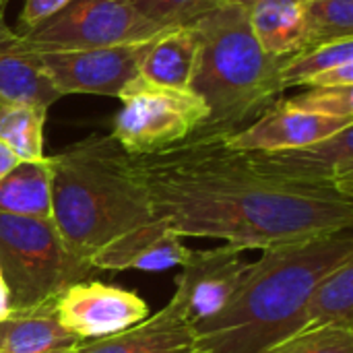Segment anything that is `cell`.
I'll list each match as a JSON object with an SVG mask.
<instances>
[{"label": "cell", "instance_id": "obj_29", "mask_svg": "<svg viewBox=\"0 0 353 353\" xmlns=\"http://www.w3.org/2000/svg\"><path fill=\"white\" fill-rule=\"evenodd\" d=\"M10 314V304H8V294H6V285L2 281V275H0V321L6 319Z\"/></svg>", "mask_w": 353, "mask_h": 353}, {"label": "cell", "instance_id": "obj_11", "mask_svg": "<svg viewBox=\"0 0 353 353\" xmlns=\"http://www.w3.org/2000/svg\"><path fill=\"white\" fill-rule=\"evenodd\" d=\"M352 124V118L316 114L296 108L288 99H277L246 128L225 137V143L242 151L298 149L323 141Z\"/></svg>", "mask_w": 353, "mask_h": 353}, {"label": "cell", "instance_id": "obj_21", "mask_svg": "<svg viewBox=\"0 0 353 353\" xmlns=\"http://www.w3.org/2000/svg\"><path fill=\"white\" fill-rule=\"evenodd\" d=\"M343 64H353V37L306 46L281 58L279 85L283 91L290 87H312L325 72Z\"/></svg>", "mask_w": 353, "mask_h": 353}, {"label": "cell", "instance_id": "obj_14", "mask_svg": "<svg viewBox=\"0 0 353 353\" xmlns=\"http://www.w3.org/2000/svg\"><path fill=\"white\" fill-rule=\"evenodd\" d=\"M190 252L192 250L182 244L178 234H174L161 221L153 219L122 234L105 248H101L91 259V267L95 271L161 273L174 267H182Z\"/></svg>", "mask_w": 353, "mask_h": 353}, {"label": "cell", "instance_id": "obj_7", "mask_svg": "<svg viewBox=\"0 0 353 353\" xmlns=\"http://www.w3.org/2000/svg\"><path fill=\"white\" fill-rule=\"evenodd\" d=\"M165 29L170 27L145 17L132 0H68L19 33L35 52H74L149 41Z\"/></svg>", "mask_w": 353, "mask_h": 353}, {"label": "cell", "instance_id": "obj_32", "mask_svg": "<svg viewBox=\"0 0 353 353\" xmlns=\"http://www.w3.org/2000/svg\"><path fill=\"white\" fill-rule=\"evenodd\" d=\"M190 353H203V352H199V350H192V352Z\"/></svg>", "mask_w": 353, "mask_h": 353}, {"label": "cell", "instance_id": "obj_4", "mask_svg": "<svg viewBox=\"0 0 353 353\" xmlns=\"http://www.w3.org/2000/svg\"><path fill=\"white\" fill-rule=\"evenodd\" d=\"M192 25L199 54L190 89L209 105L207 120L192 134L230 137L281 99V60L263 50L244 6L221 4Z\"/></svg>", "mask_w": 353, "mask_h": 353}, {"label": "cell", "instance_id": "obj_19", "mask_svg": "<svg viewBox=\"0 0 353 353\" xmlns=\"http://www.w3.org/2000/svg\"><path fill=\"white\" fill-rule=\"evenodd\" d=\"M0 213L52 219V161H21L0 180Z\"/></svg>", "mask_w": 353, "mask_h": 353}, {"label": "cell", "instance_id": "obj_2", "mask_svg": "<svg viewBox=\"0 0 353 353\" xmlns=\"http://www.w3.org/2000/svg\"><path fill=\"white\" fill-rule=\"evenodd\" d=\"M353 259V228L263 248L232 300L194 325L203 353H265L302 329V308L321 277Z\"/></svg>", "mask_w": 353, "mask_h": 353}, {"label": "cell", "instance_id": "obj_10", "mask_svg": "<svg viewBox=\"0 0 353 353\" xmlns=\"http://www.w3.org/2000/svg\"><path fill=\"white\" fill-rule=\"evenodd\" d=\"M244 252L232 244L190 252L176 277V292H180L192 325L215 316L232 300L248 267Z\"/></svg>", "mask_w": 353, "mask_h": 353}, {"label": "cell", "instance_id": "obj_22", "mask_svg": "<svg viewBox=\"0 0 353 353\" xmlns=\"http://www.w3.org/2000/svg\"><path fill=\"white\" fill-rule=\"evenodd\" d=\"M46 108L31 103H0V141H4L21 161H35L43 155Z\"/></svg>", "mask_w": 353, "mask_h": 353}, {"label": "cell", "instance_id": "obj_26", "mask_svg": "<svg viewBox=\"0 0 353 353\" xmlns=\"http://www.w3.org/2000/svg\"><path fill=\"white\" fill-rule=\"evenodd\" d=\"M288 101L308 112L353 120V85L350 87H308L306 93L296 95Z\"/></svg>", "mask_w": 353, "mask_h": 353}, {"label": "cell", "instance_id": "obj_28", "mask_svg": "<svg viewBox=\"0 0 353 353\" xmlns=\"http://www.w3.org/2000/svg\"><path fill=\"white\" fill-rule=\"evenodd\" d=\"M19 163H21L19 155H17L4 141H0V180H2L14 165H19Z\"/></svg>", "mask_w": 353, "mask_h": 353}, {"label": "cell", "instance_id": "obj_5", "mask_svg": "<svg viewBox=\"0 0 353 353\" xmlns=\"http://www.w3.org/2000/svg\"><path fill=\"white\" fill-rule=\"evenodd\" d=\"M93 271L64 246L52 219L0 213V275L10 312L54 304Z\"/></svg>", "mask_w": 353, "mask_h": 353}, {"label": "cell", "instance_id": "obj_8", "mask_svg": "<svg viewBox=\"0 0 353 353\" xmlns=\"http://www.w3.org/2000/svg\"><path fill=\"white\" fill-rule=\"evenodd\" d=\"M149 41L95 50L37 54L46 77L62 97L70 93L118 97L126 89V85L141 74V62L145 58Z\"/></svg>", "mask_w": 353, "mask_h": 353}, {"label": "cell", "instance_id": "obj_13", "mask_svg": "<svg viewBox=\"0 0 353 353\" xmlns=\"http://www.w3.org/2000/svg\"><path fill=\"white\" fill-rule=\"evenodd\" d=\"M194 343V325L180 292H174L155 316H147L116 335L83 341L74 353H190Z\"/></svg>", "mask_w": 353, "mask_h": 353}, {"label": "cell", "instance_id": "obj_15", "mask_svg": "<svg viewBox=\"0 0 353 353\" xmlns=\"http://www.w3.org/2000/svg\"><path fill=\"white\" fill-rule=\"evenodd\" d=\"M6 4L0 0V103H31L48 110L62 95L46 77L39 54L6 25Z\"/></svg>", "mask_w": 353, "mask_h": 353}, {"label": "cell", "instance_id": "obj_25", "mask_svg": "<svg viewBox=\"0 0 353 353\" xmlns=\"http://www.w3.org/2000/svg\"><path fill=\"white\" fill-rule=\"evenodd\" d=\"M132 4L151 21L165 27L192 25L213 12L223 0H132Z\"/></svg>", "mask_w": 353, "mask_h": 353}, {"label": "cell", "instance_id": "obj_12", "mask_svg": "<svg viewBox=\"0 0 353 353\" xmlns=\"http://www.w3.org/2000/svg\"><path fill=\"white\" fill-rule=\"evenodd\" d=\"M254 153L277 174L353 196V124L306 147Z\"/></svg>", "mask_w": 353, "mask_h": 353}, {"label": "cell", "instance_id": "obj_23", "mask_svg": "<svg viewBox=\"0 0 353 353\" xmlns=\"http://www.w3.org/2000/svg\"><path fill=\"white\" fill-rule=\"evenodd\" d=\"M304 10L306 46L353 37V0H304Z\"/></svg>", "mask_w": 353, "mask_h": 353}, {"label": "cell", "instance_id": "obj_9", "mask_svg": "<svg viewBox=\"0 0 353 353\" xmlns=\"http://www.w3.org/2000/svg\"><path fill=\"white\" fill-rule=\"evenodd\" d=\"M56 316L81 341H91L139 325L149 316V306L134 292L89 279L60 294Z\"/></svg>", "mask_w": 353, "mask_h": 353}, {"label": "cell", "instance_id": "obj_18", "mask_svg": "<svg viewBox=\"0 0 353 353\" xmlns=\"http://www.w3.org/2000/svg\"><path fill=\"white\" fill-rule=\"evenodd\" d=\"M248 14L267 54L281 60L306 46L304 0H261L248 8Z\"/></svg>", "mask_w": 353, "mask_h": 353}, {"label": "cell", "instance_id": "obj_24", "mask_svg": "<svg viewBox=\"0 0 353 353\" xmlns=\"http://www.w3.org/2000/svg\"><path fill=\"white\" fill-rule=\"evenodd\" d=\"M265 353H353V329L347 327L302 329Z\"/></svg>", "mask_w": 353, "mask_h": 353}, {"label": "cell", "instance_id": "obj_27", "mask_svg": "<svg viewBox=\"0 0 353 353\" xmlns=\"http://www.w3.org/2000/svg\"><path fill=\"white\" fill-rule=\"evenodd\" d=\"M66 2L68 0H25V6H23L21 17H19L21 31L41 23L43 19H48L50 14L60 10Z\"/></svg>", "mask_w": 353, "mask_h": 353}, {"label": "cell", "instance_id": "obj_20", "mask_svg": "<svg viewBox=\"0 0 353 353\" xmlns=\"http://www.w3.org/2000/svg\"><path fill=\"white\" fill-rule=\"evenodd\" d=\"M310 327L353 329V259L329 271L310 290L302 308V329Z\"/></svg>", "mask_w": 353, "mask_h": 353}, {"label": "cell", "instance_id": "obj_16", "mask_svg": "<svg viewBox=\"0 0 353 353\" xmlns=\"http://www.w3.org/2000/svg\"><path fill=\"white\" fill-rule=\"evenodd\" d=\"M83 341L56 316V302L33 310L10 312L0 321V353H56Z\"/></svg>", "mask_w": 353, "mask_h": 353}, {"label": "cell", "instance_id": "obj_30", "mask_svg": "<svg viewBox=\"0 0 353 353\" xmlns=\"http://www.w3.org/2000/svg\"><path fill=\"white\" fill-rule=\"evenodd\" d=\"M225 4H238V6H244V8H250L252 4L261 2V0H223Z\"/></svg>", "mask_w": 353, "mask_h": 353}, {"label": "cell", "instance_id": "obj_31", "mask_svg": "<svg viewBox=\"0 0 353 353\" xmlns=\"http://www.w3.org/2000/svg\"><path fill=\"white\" fill-rule=\"evenodd\" d=\"M77 350V347H74ZM74 350H64V352H56V353H74Z\"/></svg>", "mask_w": 353, "mask_h": 353}, {"label": "cell", "instance_id": "obj_6", "mask_svg": "<svg viewBox=\"0 0 353 353\" xmlns=\"http://www.w3.org/2000/svg\"><path fill=\"white\" fill-rule=\"evenodd\" d=\"M112 137L128 155H151L186 141L209 116V105L192 89L151 83L141 74L118 95Z\"/></svg>", "mask_w": 353, "mask_h": 353}, {"label": "cell", "instance_id": "obj_3", "mask_svg": "<svg viewBox=\"0 0 353 353\" xmlns=\"http://www.w3.org/2000/svg\"><path fill=\"white\" fill-rule=\"evenodd\" d=\"M52 161V221L64 246L91 259L122 234L153 221L132 155L112 134L85 137Z\"/></svg>", "mask_w": 353, "mask_h": 353}, {"label": "cell", "instance_id": "obj_17", "mask_svg": "<svg viewBox=\"0 0 353 353\" xmlns=\"http://www.w3.org/2000/svg\"><path fill=\"white\" fill-rule=\"evenodd\" d=\"M199 35L194 25L170 27L155 35L141 62V77L176 89H190L196 66Z\"/></svg>", "mask_w": 353, "mask_h": 353}, {"label": "cell", "instance_id": "obj_1", "mask_svg": "<svg viewBox=\"0 0 353 353\" xmlns=\"http://www.w3.org/2000/svg\"><path fill=\"white\" fill-rule=\"evenodd\" d=\"M132 163L153 217L180 238L263 250L353 228V196L277 174L225 137L192 134Z\"/></svg>", "mask_w": 353, "mask_h": 353}, {"label": "cell", "instance_id": "obj_33", "mask_svg": "<svg viewBox=\"0 0 353 353\" xmlns=\"http://www.w3.org/2000/svg\"><path fill=\"white\" fill-rule=\"evenodd\" d=\"M6 2H8V0H6Z\"/></svg>", "mask_w": 353, "mask_h": 353}]
</instances>
